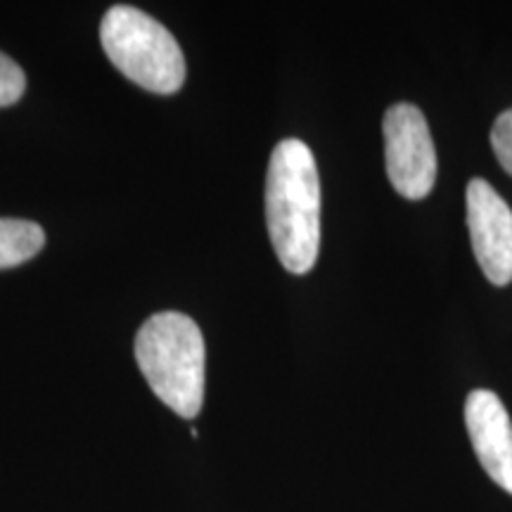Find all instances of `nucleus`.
Masks as SVG:
<instances>
[{"instance_id": "nucleus-4", "label": "nucleus", "mask_w": 512, "mask_h": 512, "mask_svg": "<svg viewBox=\"0 0 512 512\" xmlns=\"http://www.w3.org/2000/svg\"><path fill=\"white\" fill-rule=\"evenodd\" d=\"M384 159L394 190L406 200H425L437 181V150L425 114L399 102L384 114Z\"/></svg>"}, {"instance_id": "nucleus-6", "label": "nucleus", "mask_w": 512, "mask_h": 512, "mask_svg": "<svg viewBox=\"0 0 512 512\" xmlns=\"http://www.w3.org/2000/svg\"><path fill=\"white\" fill-rule=\"evenodd\" d=\"M465 425L486 475L512 494V422L503 401L489 389H475L465 401Z\"/></svg>"}, {"instance_id": "nucleus-8", "label": "nucleus", "mask_w": 512, "mask_h": 512, "mask_svg": "<svg viewBox=\"0 0 512 512\" xmlns=\"http://www.w3.org/2000/svg\"><path fill=\"white\" fill-rule=\"evenodd\" d=\"M27 88V76L22 67L8 55L0 53V107H10L24 95Z\"/></svg>"}, {"instance_id": "nucleus-5", "label": "nucleus", "mask_w": 512, "mask_h": 512, "mask_svg": "<svg viewBox=\"0 0 512 512\" xmlns=\"http://www.w3.org/2000/svg\"><path fill=\"white\" fill-rule=\"evenodd\" d=\"M467 228L477 264L491 283H512V211L484 178L467 183Z\"/></svg>"}, {"instance_id": "nucleus-9", "label": "nucleus", "mask_w": 512, "mask_h": 512, "mask_svg": "<svg viewBox=\"0 0 512 512\" xmlns=\"http://www.w3.org/2000/svg\"><path fill=\"white\" fill-rule=\"evenodd\" d=\"M491 147H494L505 174L512 176V110L503 112L494 121V128H491Z\"/></svg>"}, {"instance_id": "nucleus-1", "label": "nucleus", "mask_w": 512, "mask_h": 512, "mask_svg": "<svg viewBox=\"0 0 512 512\" xmlns=\"http://www.w3.org/2000/svg\"><path fill=\"white\" fill-rule=\"evenodd\" d=\"M266 223L280 264L294 275L316 266L320 249V181L309 145H275L266 176Z\"/></svg>"}, {"instance_id": "nucleus-3", "label": "nucleus", "mask_w": 512, "mask_h": 512, "mask_svg": "<svg viewBox=\"0 0 512 512\" xmlns=\"http://www.w3.org/2000/svg\"><path fill=\"white\" fill-rule=\"evenodd\" d=\"M100 41L114 67L145 91L169 95L185 81V57L176 38L155 17L114 5L100 24Z\"/></svg>"}, {"instance_id": "nucleus-2", "label": "nucleus", "mask_w": 512, "mask_h": 512, "mask_svg": "<svg viewBox=\"0 0 512 512\" xmlns=\"http://www.w3.org/2000/svg\"><path fill=\"white\" fill-rule=\"evenodd\" d=\"M136 361L147 384L166 406L185 420L200 413L204 401V337L185 313L152 316L136 337Z\"/></svg>"}, {"instance_id": "nucleus-7", "label": "nucleus", "mask_w": 512, "mask_h": 512, "mask_svg": "<svg viewBox=\"0 0 512 512\" xmlns=\"http://www.w3.org/2000/svg\"><path fill=\"white\" fill-rule=\"evenodd\" d=\"M46 245L41 226L22 219H0V271L34 259Z\"/></svg>"}]
</instances>
